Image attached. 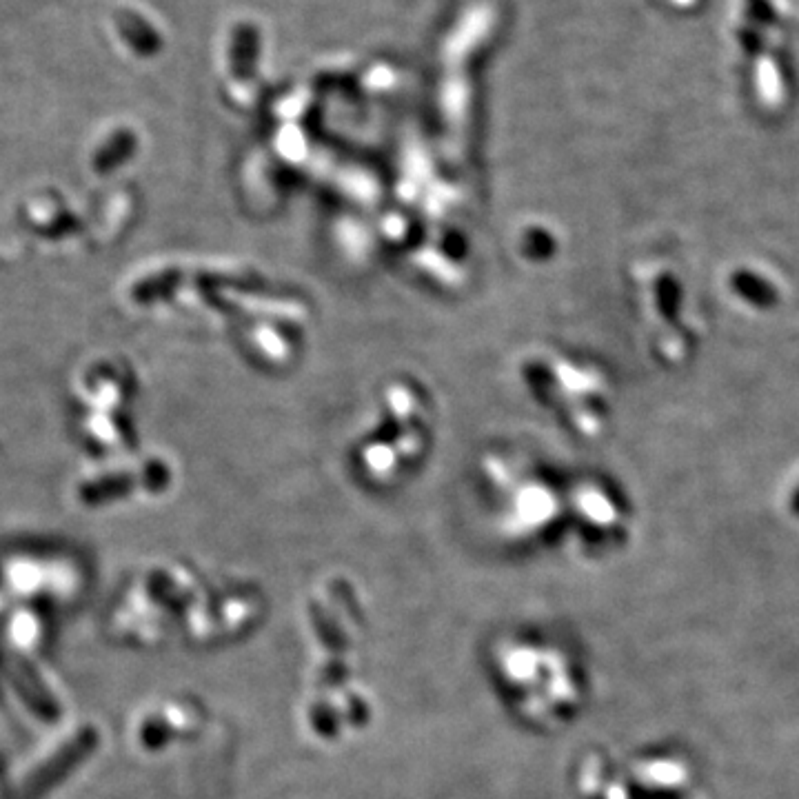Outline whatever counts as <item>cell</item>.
I'll list each match as a JSON object with an SVG mask.
<instances>
[{"label":"cell","mask_w":799,"mask_h":799,"mask_svg":"<svg viewBox=\"0 0 799 799\" xmlns=\"http://www.w3.org/2000/svg\"><path fill=\"white\" fill-rule=\"evenodd\" d=\"M116 27L118 34L138 56H156L163 49V38L154 25L131 9H120L116 14Z\"/></svg>","instance_id":"6da1fadb"}]
</instances>
